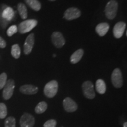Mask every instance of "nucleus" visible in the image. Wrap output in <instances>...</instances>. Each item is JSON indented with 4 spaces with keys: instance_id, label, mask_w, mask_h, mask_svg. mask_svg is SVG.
<instances>
[{
    "instance_id": "nucleus-17",
    "label": "nucleus",
    "mask_w": 127,
    "mask_h": 127,
    "mask_svg": "<svg viewBox=\"0 0 127 127\" xmlns=\"http://www.w3.org/2000/svg\"><path fill=\"white\" fill-rule=\"evenodd\" d=\"M28 7L35 11H38L41 8V4L38 0H24Z\"/></svg>"
},
{
    "instance_id": "nucleus-29",
    "label": "nucleus",
    "mask_w": 127,
    "mask_h": 127,
    "mask_svg": "<svg viewBox=\"0 0 127 127\" xmlns=\"http://www.w3.org/2000/svg\"><path fill=\"white\" fill-rule=\"evenodd\" d=\"M123 127H127V122H125L123 124Z\"/></svg>"
},
{
    "instance_id": "nucleus-25",
    "label": "nucleus",
    "mask_w": 127,
    "mask_h": 127,
    "mask_svg": "<svg viewBox=\"0 0 127 127\" xmlns=\"http://www.w3.org/2000/svg\"><path fill=\"white\" fill-rule=\"evenodd\" d=\"M7 81V75L6 73L3 72L0 75V90L4 88Z\"/></svg>"
},
{
    "instance_id": "nucleus-5",
    "label": "nucleus",
    "mask_w": 127,
    "mask_h": 127,
    "mask_svg": "<svg viewBox=\"0 0 127 127\" xmlns=\"http://www.w3.org/2000/svg\"><path fill=\"white\" fill-rule=\"evenodd\" d=\"M82 91L85 98L90 99H93L95 98V93L94 89V85L91 81H87L82 85Z\"/></svg>"
},
{
    "instance_id": "nucleus-9",
    "label": "nucleus",
    "mask_w": 127,
    "mask_h": 127,
    "mask_svg": "<svg viewBox=\"0 0 127 127\" xmlns=\"http://www.w3.org/2000/svg\"><path fill=\"white\" fill-rule=\"evenodd\" d=\"M35 43V36L34 33H31L27 37L24 45V52L25 55H28L32 51Z\"/></svg>"
},
{
    "instance_id": "nucleus-18",
    "label": "nucleus",
    "mask_w": 127,
    "mask_h": 127,
    "mask_svg": "<svg viewBox=\"0 0 127 127\" xmlns=\"http://www.w3.org/2000/svg\"><path fill=\"white\" fill-rule=\"evenodd\" d=\"M96 91L99 94H104L106 92L107 87H106L105 82L101 79H98L96 81Z\"/></svg>"
},
{
    "instance_id": "nucleus-10",
    "label": "nucleus",
    "mask_w": 127,
    "mask_h": 127,
    "mask_svg": "<svg viewBox=\"0 0 127 127\" xmlns=\"http://www.w3.org/2000/svg\"><path fill=\"white\" fill-rule=\"evenodd\" d=\"M81 12L77 8L71 7L66 9L64 13V18L67 20H73L78 18L81 16Z\"/></svg>"
},
{
    "instance_id": "nucleus-26",
    "label": "nucleus",
    "mask_w": 127,
    "mask_h": 127,
    "mask_svg": "<svg viewBox=\"0 0 127 127\" xmlns=\"http://www.w3.org/2000/svg\"><path fill=\"white\" fill-rule=\"evenodd\" d=\"M18 31V27L17 25H13L12 26L9 27L8 29L7 30V34L8 36H12L13 35H14Z\"/></svg>"
},
{
    "instance_id": "nucleus-19",
    "label": "nucleus",
    "mask_w": 127,
    "mask_h": 127,
    "mask_svg": "<svg viewBox=\"0 0 127 127\" xmlns=\"http://www.w3.org/2000/svg\"><path fill=\"white\" fill-rule=\"evenodd\" d=\"M17 9H18V13L22 19L25 20L27 18V9L26 6L23 3H19L17 5Z\"/></svg>"
},
{
    "instance_id": "nucleus-31",
    "label": "nucleus",
    "mask_w": 127,
    "mask_h": 127,
    "mask_svg": "<svg viewBox=\"0 0 127 127\" xmlns=\"http://www.w3.org/2000/svg\"><path fill=\"white\" fill-rule=\"evenodd\" d=\"M53 57H56V55H55V54H54V55H53Z\"/></svg>"
},
{
    "instance_id": "nucleus-2",
    "label": "nucleus",
    "mask_w": 127,
    "mask_h": 127,
    "mask_svg": "<svg viewBox=\"0 0 127 127\" xmlns=\"http://www.w3.org/2000/svg\"><path fill=\"white\" fill-rule=\"evenodd\" d=\"M37 24L38 21L36 20H26L18 25V30L21 34H25L35 27Z\"/></svg>"
},
{
    "instance_id": "nucleus-4",
    "label": "nucleus",
    "mask_w": 127,
    "mask_h": 127,
    "mask_svg": "<svg viewBox=\"0 0 127 127\" xmlns=\"http://www.w3.org/2000/svg\"><path fill=\"white\" fill-rule=\"evenodd\" d=\"M3 90L2 96L5 100H8L12 97L15 88V82L13 79L7 80Z\"/></svg>"
},
{
    "instance_id": "nucleus-11",
    "label": "nucleus",
    "mask_w": 127,
    "mask_h": 127,
    "mask_svg": "<svg viewBox=\"0 0 127 127\" xmlns=\"http://www.w3.org/2000/svg\"><path fill=\"white\" fill-rule=\"evenodd\" d=\"M125 28H126V24L124 22L120 21L116 24L113 28L114 37L117 39L121 38L124 33Z\"/></svg>"
},
{
    "instance_id": "nucleus-24",
    "label": "nucleus",
    "mask_w": 127,
    "mask_h": 127,
    "mask_svg": "<svg viewBox=\"0 0 127 127\" xmlns=\"http://www.w3.org/2000/svg\"><path fill=\"white\" fill-rule=\"evenodd\" d=\"M7 115V108L4 103H0V118L4 119Z\"/></svg>"
},
{
    "instance_id": "nucleus-1",
    "label": "nucleus",
    "mask_w": 127,
    "mask_h": 127,
    "mask_svg": "<svg viewBox=\"0 0 127 127\" xmlns=\"http://www.w3.org/2000/svg\"><path fill=\"white\" fill-rule=\"evenodd\" d=\"M118 8V4L115 0H111L107 3L105 9V14L108 19L112 20L117 15Z\"/></svg>"
},
{
    "instance_id": "nucleus-16",
    "label": "nucleus",
    "mask_w": 127,
    "mask_h": 127,
    "mask_svg": "<svg viewBox=\"0 0 127 127\" xmlns=\"http://www.w3.org/2000/svg\"><path fill=\"white\" fill-rule=\"evenodd\" d=\"M84 55V50L82 49H79L74 52L71 56V62L73 64L78 63L81 60Z\"/></svg>"
},
{
    "instance_id": "nucleus-3",
    "label": "nucleus",
    "mask_w": 127,
    "mask_h": 127,
    "mask_svg": "<svg viewBox=\"0 0 127 127\" xmlns=\"http://www.w3.org/2000/svg\"><path fill=\"white\" fill-rule=\"evenodd\" d=\"M58 84L57 81L52 80L46 84L44 89V93L48 98L54 97L58 91Z\"/></svg>"
},
{
    "instance_id": "nucleus-14",
    "label": "nucleus",
    "mask_w": 127,
    "mask_h": 127,
    "mask_svg": "<svg viewBox=\"0 0 127 127\" xmlns=\"http://www.w3.org/2000/svg\"><path fill=\"white\" fill-rule=\"evenodd\" d=\"M2 17L10 23L15 17V11L11 7H7L2 12Z\"/></svg>"
},
{
    "instance_id": "nucleus-15",
    "label": "nucleus",
    "mask_w": 127,
    "mask_h": 127,
    "mask_svg": "<svg viewBox=\"0 0 127 127\" xmlns=\"http://www.w3.org/2000/svg\"><path fill=\"white\" fill-rule=\"evenodd\" d=\"M109 29V25L107 23H102L96 27L95 31L100 36H104L107 34Z\"/></svg>"
},
{
    "instance_id": "nucleus-6",
    "label": "nucleus",
    "mask_w": 127,
    "mask_h": 127,
    "mask_svg": "<svg viewBox=\"0 0 127 127\" xmlns=\"http://www.w3.org/2000/svg\"><path fill=\"white\" fill-rule=\"evenodd\" d=\"M111 81L115 88H121L123 85V78L121 71L119 68H115L111 75Z\"/></svg>"
},
{
    "instance_id": "nucleus-21",
    "label": "nucleus",
    "mask_w": 127,
    "mask_h": 127,
    "mask_svg": "<svg viewBox=\"0 0 127 127\" xmlns=\"http://www.w3.org/2000/svg\"><path fill=\"white\" fill-rule=\"evenodd\" d=\"M47 107L48 105L47 103L44 101H42V102L38 103L37 105L36 106L35 108V111L36 114H42L47 110Z\"/></svg>"
},
{
    "instance_id": "nucleus-7",
    "label": "nucleus",
    "mask_w": 127,
    "mask_h": 127,
    "mask_svg": "<svg viewBox=\"0 0 127 127\" xmlns=\"http://www.w3.org/2000/svg\"><path fill=\"white\" fill-rule=\"evenodd\" d=\"M21 127H33L35 124L34 116L28 113H25L21 117L20 120Z\"/></svg>"
},
{
    "instance_id": "nucleus-28",
    "label": "nucleus",
    "mask_w": 127,
    "mask_h": 127,
    "mask_svg": "<svg viewBox=\"0 0 127 127\" xmlns=\"http://www.w3.org/2000/svg\"><path fill=\"white\" fill-rule=\"evenodd\" d=\"M7 46V43L6 41L2 38L1 36H0V48H4Z\"/></svg>"
},
{
    "instance_id": "nucleus-23",
    "label": "nucleus",
    "mask_w": 127,
    "mask_h": 127,
    "mask_svg": "<svg viewBox=\"0 0 127 127\" xmlns=\"http://www.w3.org/2000/svg\"><path fill=\"white\" fill-rule=\"evenodd\" d=\"M5 127H16V121L13 117H9L5 121Z\"/></svg>"
},
{
    "instance_id": "nucleus-13",
    "label": "nucleus",
    "mask_w": 127,
    "mask_h": 127,
    "mask_svg": "<svg viewBox=\"0 0 127 127\" xmlns=\"http://www.w3.org/2000/svg\"><path fill=\"white\" fill-rule=\"evenodd\" d=\"M20 91L21 93L27 95H32L37 93L38 91V88L37 87L32 85H22L20 88Z\"/></svg>"
},
{
    "instance_id": "nucleus-20",
    "label": "nucleus",
    "mask_w": 127,
    "mask_h": 127,
    "mask_svg": "<svg viewBox=\"0 0 127 127\" xmlns=\"http://www.w3.org/2000/svg\"><path fill=\"white\" fill-rule=\"evenodd\" d=\"M7 6L5 4H2L0 7V27L2 29H5L7 27V25L9 24V22L7 21L2 17V12L3 10L7 7Z\"/></svg>"
},
{
    "instance_id": "nucleus-12",
    "label": "nucleus",
    "mask_w": 127,
    "mask_h": 127,
    "mask_svg": "<svg viewBox=\"0 0 127 127\" xmlns=\"http://www.w3.org/2000/svg\"><path fill=\"white\" fill-rule=\"evenodd\" d=\"M63 106L66 111L68 112H72L77 110L78 105L75 101L71 98L67 97L63 101Z\"/></svg>"
},
{
    "instance_id": "nucleus-22",
    "label": "nucleus",
    "mask_w": 127,
    "mask_h": 127,
    "mask_svg": "<svg viewBox=\"0 0 127 127\" xmlns=\"http://www.w3.org/2000/svg\"><path fill=\"white\" fill-rule=\"evenodd\" d=\"M11 55L15 59L20 58L21 55V49L18 44H14L11 48Z\"/></svg>"
},
{
    "instance_id": "nucleus-30",
    "label": "nucleus",
    "mask_w": 127,
    "mask_h": 127,
    "mask_svg": "<svg viewBox=\"0 0 127 127\" xmlns=\"http://www.w3.org/2000/svg\"><path fill=\"white\" fill-rule=\"evenodd\" d=\"M49 1H55V0H49Z\"/></svg>"
},
{
    "instance_id": "nucleus-8",
    "label": "nucleus",
    "mask_w": 127,
    "mask_h": 127,
    "mask_svg": "<svg viewBox=\"0 0 127 127\" xmlns=\"http://www.w3.org/2000/svg\"><path fill=\"white\" fill-rule=\"evenodd\" d=\"M52 44L56 48H60L65 44V40L63 34L60 32H54L51 35Z\"/></svg>"
},
{
    "instance_id": "nucleus-27",
    "label": "nucleus",
    "mask_w": 127,
    "mask_h": 127,
    "mask_svg": "<svg viewBox=\"0 0 127 127\" xmlns=\"http://www.w3.org/2000/svg\"><path fill=\"white\" fill-rule=\"evenodd\" d=\"M57 121L55 120H50L46 121L44 124V127H56Z\"/></svg>"
}]
</instances>
